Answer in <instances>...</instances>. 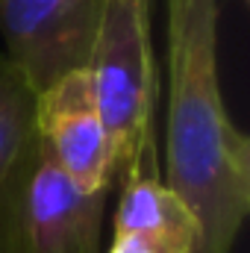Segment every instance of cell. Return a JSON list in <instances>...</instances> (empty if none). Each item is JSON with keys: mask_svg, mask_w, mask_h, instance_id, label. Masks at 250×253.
I'll return each mask as SVG.
<instances>
[{"mask_svg": "<svg viewBox=\"0 0 250 253\" xmlns=\"http://www.w3.org/2000/svg\"><path fill=\"white\" fill-rule=\"evenodd\" d=\"M150 12L153 0H106L85 62L100 118L112 138L118 177L132 156L156 138L159 71L153 59Z\"/></svg>", "mask_w": 250, "mask_h": 253, "instance_id": "2", "label": "cell"}, {"mask_svg": "<svg viewBox=\"0 0 250 253\" xmlns=\"http://www.w3.org/2000/svg\"><path fill=\"white\" fill-rule=\"evenodd\" d=\"M106 194L80 191L33 135L0 183V253H100Z\"/></svg>", "mask_w": 250, "mask_h": 253, "instance_id": "3", "label": "cell"}, {"mask_svg": "<svg viewBox=\"0 0 250 253\" xmlns=\"http://www.w3.org/2000/svg\"><path fill=\"white\" fill-rule=\"evenodd\" d=\"M124 189L115 209V233L141 236L165 253H191L194 248V218L186 203L159 177V147L156 138L147 141L121 174Z\"/></svg>", "mask_w": 250, "mask_h": 253, "instance_id": "6", "label": "cell"}, {"mask_svg": "<svg viewBox=\"0 0 250 253\" xmlns=\"http://www.w3.org/2000/svg\"><path fill=\"white\" fill-rule=\"evenodd\" d=\"M109 253H165L162 248H156L153 242L141 239V236H126V233H112V245Z\"/></svg>", "mask_w": 250, "mask_h": 253, "instance_id": "8", "label": "cell"}, {"mask_svg": "<svg viewBox=\"0 0 250 253\" xmlns=\"http://www.w3.org/2000/svg\"><path fill=\"white\" fill-rule=\"evenodd\" d=\"M36 135V88L0 53V183Z\"/></svg>", "mask_w": 250, "mask_h": 253, "instance_id": "7", "label": "cell"}, {"mask_svg": "<svg viewBox=\"0 0 250 253\" xmlns=\"http://www.w3.org/2000/svg\"><path fill=\"white\" fill-rule=\"evenodd\" d=\"M106 0H0L6 56L36 94L68 71L85 68Z\"/></svg>", "mask_w": 250, "mask_h": 253, "instance_id": "4", "label": "cell"}, {"mask_svg": "<svg viewBox=\"0 0 250 253\" xmlns=\"http://www.w3.org/2000/svg\"><path fill=\"white\" fill-rule=\"evenodd\" d=\"M36 135L80 191H109L118 165L88 68L68 71L36 94Z\"/></svg>", "mask_w": 250, "mask_h": 253, "instance_id": "5", "label": "cell"}, {"mask_svg": "<svg viewBox=\"0 0 250 253\" xmlns=\"http://www.w3.org/2000/svg\"><path fill=\"white\" fill-rule=\"evenodd\" d=\"M218 18L221 0H165V186L194 218L191 253H233L250 212V141L224 103Z\"/></svg>", "mask_w": 250, "mask_h": 253, "instance_id": "1", "label": "cell"}]
</instances>
